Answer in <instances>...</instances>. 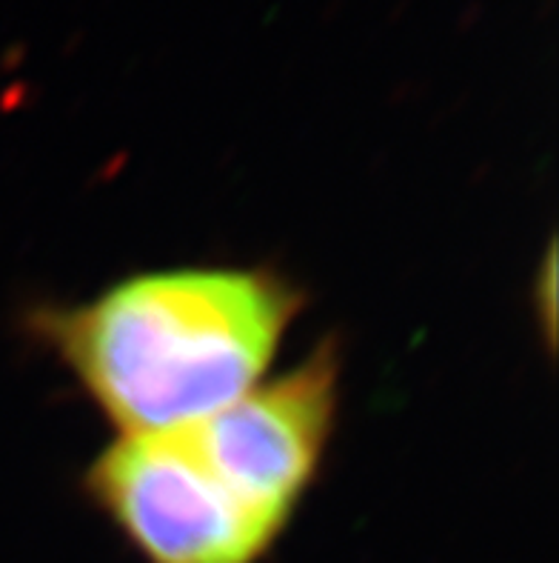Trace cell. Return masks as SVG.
<instances>
[{
	"label": "cell",
	"mask_w": 559,
	"mask_h": 563,
	"mask_svg": "<svg viewBox=\"0 0 559 563\" xmlns=\"http://www.w3.org/2000/svg\"><path fill=\"white\" fill-rule=\"evenodd\" d=\"M303 295L271 269L146 272L46 309L49 341L126 435L198 423L255 389Z\"/></svg>",
	"instance_id": "6da1fadb"
},
{
	"label": "cell",
	"mask_w": 559,
	"mask_h": 563,
	"mask_svg": "<svg viewBox=\"0 0 559 563\" xmlns=\"http://www.w3.org/2000/svg\"><path fill=\"white\" fill-rule=\"evenodd\" d=\"M86 486L146 563H257L283 532L223 484L186 427L123 435Z\"/></svg>",
	"instance_id": "7a4b0ae2"
},
{
	"label": "cell",
	"mask_w": 559,
	"mask_h": 563,
	"mask_svg": "<svg viewBox=\"0 0 559 563\" xmlns=\"http://www.w3.org/2000/svg\"><path fill=\"white\" fill-rule=\"evenodd\" d=\"M337 400L340 357L326 343L291 372L186 429L228 489L286 529L323 464Z\"/></svg>",
	"instance_id": "3957f363"
}]
</instances>
